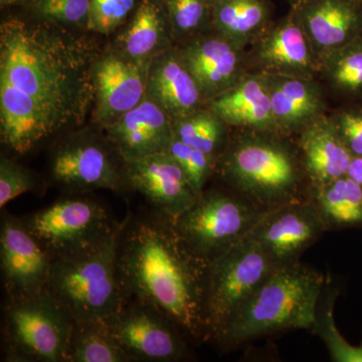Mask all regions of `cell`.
Masks as SVG:
<instances>
[{
	"instance_id": "8",
	"label": "cell",
	"mask_w": 362,
	"mask_h": 362,
	"mask_svg": "<svg viewBox=\"0 0 362 362\" xmlns=\"http://www.w3.org/2000/svg\"><path fill=\"white\" fill-rule=\"evenodd\" d=\"M102 320L131 361L175 362L189 358L187 337L177 326L138 298L130 297Z\"/></svg>"
},
{
	"instance_id": "26",
	"label": "cell",
	"mask_w": 362,
	"mask_h": 362,
	"mask_svg": "<svg viewBox=\"0 0 362 362\" xmlns=\"http://www.w3.org/2000/svg\"><path fill=\"white\" fill-rule=\"evenodd\" d=\"M103 320L74 321L66 362H130Z\"/></svg>"
},
{
	"instance_id": "20",
	"label": "cell",
	"mask_w": 362,
	"mask_h": 362,
	"mask_svg": "<svg viewBox=\"0 0 362 362\" xmlns=\"http://www.w3.org/2000/svg\"><path fill=\"white\" fill-rule=\"evenodd\" d=\"M321 230L320 218L311 207L295 206L259 221L251 233L279 266L289 263Z\"/></svg>"
},
{
	"instance_id": "39",
	"label": "cell",
	"mask_w": 362,
	"mask_h": 362,
	"mask_svg": "<svg viewBox=\"0 0 362 362\" xmlns=\"http://www.w3.org/2000/svg\"><path fill=\"white\" fill-rule=\"evenodd\" d=\"M39 0H0V4L2 7L16 6V4H35Z\"/></svg>"
},
{
	"instance_id": "35",
	"label": "cell",
	"mask_w": 362,
	"mask_h": 362,
	"mask_svg": "<svg viewBox=\"0 0 362 362\" xmlns=\"http://www.w3.org/2000/svg\"><path fill=\"white\" fill-rule=\"evenodd\" d=\"M332 308L326 312L320 325V334L327 345L333 361L337 362H362V344L354 346L349 344L335 327Z\"/></svg>"
},
{
	"instance_id": "33",
	"label": "cell",
	"mask_w": 362,
	"mask_h": 362,
	"mask_svg": "<svg viewBox=\"0 0 362 362\" xmlns=\"http://www.w3.org/2000/svg\"><path fill=\"white\" fill-rule=\"evenodd\" d=\"M136 0H90L87 28L108 35L122 25L134 8Z\"/></svg>"
},
{
	"instance_id": "9",
	"label": "cell",
	"mask_w": 362,
	"mask_h": 362,
	"mask_svg": "<svg viewBox=\"0 0 362 362\" xmlns=\"http://www.w3.org/2000/svg\"><path fill=\"white\" fill-rule=\"evenodd\" d=\"M173 221L190 249L209 263L244 239L259 221L246 204L218 192H202Z\"/></svg>"
},
{
	"instance_id": "15",
	"label": "cell",
	"mask_w": 362,
	"mask_h": 362,
	"mask_svg": "<svg viewBox=\"0 0 362 362\" xmlns=\"http://www.w3.org/2000/svg\"><path fill=\"white\" fill-rule=\"evenodd\" d=\"M255 42V59L263 73L312 78L320 70V61L295 11L269 25Z\"/></svg>"
},
{
	"instance_id": "1",
	"label": "cell",
	"mask_w": 362,
	"mask_h": 362,
	"mask_svg": "<svg viewBox=\"0 0 362 362\" xmlns=\"http://www.w3.org/2000/svg\"><path fill=\"white\" fill-rule=\"evenodd\" d=\"M54 25L0 26V136L21 156L82 123L95 101L94 51Z\"/></svg>"
},
{
	"instance_id": "30",
	"label": "cell",
	"mask_w": 362,
	"mask_h": 362,
	"mask_svg": "<svg viewBox=\"0 0 362 362\" xmlns=\"http://www.w3.org/2000/svg\"><path fill=\"white\" fill-rule=\"evenodd\" d=\"M171 35L185 37L211 23V6L206 0H164Z\"/></svg>"
},
{
	"instance_id": "36",
	"label": "cell",
	"mask_w": 362,
	"mask_h": 362,
	"mask_svg": "<svg viewBox=\"0 0 362 362\" xmlns=\"http://www.w3.org/2000/svg\"><path fill=\"white\" fill-rule=\"evenodd\" d=\"M332 121L352 156H362V111H342Z\"/></svg>"
},
{
	"instance_id": "37",
	"label": "cell",
	"mask_w": 362,
	"mask_h": 362,
	"mask_svg": "<svg viewBox=\"0 0 362 362\" xmlns=\"http://www.w3.org/2000/svg\"><path fill=\"white\" fill-rule=\"evenodd\" d=\"M346 175L356 181L362 188V156H356L352 158Z\"/></svg>"
},
{
	"instance_id": "12",
	"label": "cell",
	"mask_w": 362,
	"mask_h": 362,
	"mask_svg": "<svg viewBox=\"0 0 362 362\" xmlns=\"http://www.w3.org/2000/svg\"><path fill=\"white\" fill-rule=\"evenodd\" d=\"M52 258L26 228L23 218L4 211L0 226V266L7 299L44 291Z\"/></svg>"
},
{
	"instance_id": "2",
	"label": "cell",
	"mask_w": 362,
	"mask_h": 362,
	"mask_svg": "<svg viewBox=\"0 0 362 362\" xmlns=\"http://www.w3.org/2000/svg\"><path fill=\"white\" fill-rule=\"evenodd\" d=\"M118 265L130 297L160 311L187 339L211 337L206 312L209 263L190 249L171 218L151 209L128 211Z\"/></svg>"
},
{
	"instance_id": "22",
	"label": "cell",
	"mask_w": 362,
	"mask_h": 362,
	"mask_svg": "<svg viewBox=\"0 0 362 362\" xmlns=\"http://www.w3.org/2000/svg\"><path fill=\"white\" fill-rule=\"evenodd\" d=\"M266 76L277 129H304L320 117L322 96L312 78L276 74Z\"/></svg>"
},
{
	"instance_id": "41",
	"label": "cell",
	"mask_w": 362,
	"mask_h": 362,
	"mask_svg": "<svg viewBox=\"0 0 362 362\" xmlns=\"http://www.w3.org/2000/svg\"><path fill=\"white\" fill-rule=\"evenodd\" d=\"M354 1L358 2V4L362 6V0H354Z\"/></svg>"
},
{
	"instance_id": "38",
	"label": "cell",
	"mask_w": 362,
	"mask_h": 362,
	"mask_svg": "<svg viewBox=\"0 0 362 362\" xmlns=\"http://www.w3.org/2000/svg\"><path fill=\"white\" fill-rule=\"evenodd\" d=\"M291 6V11H298L313 0H286Z\"/></svg>"
},
{
	"instance_id": "28",
	"label": "cell",
	"mask_w": 362,
	"mask_h": 362,
	"mask_svg": "<svg viewBox=\"0 0 362 362\" xmlns=\"http://www.w3.org/2000/svg\"><path fill=\"white\" fill-rule=\"evenodd\" d=\"M226 125L225 121L209 108L199 109L173 121L176 138L211 157L223 144Z\"/></svg>"
},
{
	"instance_id": "34",
	"label": "cell",
	"mask_w": 362,
	"mask_h": 362,
	"mask_svg": "<svg viewBox=\"0 0 362 362\" xmlns=\"http://www.w3.org/2000/svg\"><path fill=\"white\" fill-rule=\"evenodd\" d=\"M37 187L33 173L13 159L1 156L0 159V207Z\"/></svg>"
},
{
	"instance_id": "4",
	"label": "cell",
	"mask_w": 362,
	"mask_h": 362,
	"mask_svg": "<svg viewBox=\"0 0 362 362\" xmlns=\"http://www.w3.org/2000/svg\"><path fill=\"white\" fill-rule=\"evenodd\" d=\"M123 221L110 239L74 258L52 259L45 292L74 321L102 320L130 296L118 265Z\"/></svg>"
},
{
	"instance_id": "29",
	"label": "cell",
	"mask_w": 362,
	"mask_h": 362,
	"mask_svg": "<svg viewBox=\"0 0 362 362\" xmlns=\"http://www.w3.org/2000/svg\"><path fill=\"white\" fill-rule=\"evenodd\" d=\"M318 199L324 216L338 225L362 223V188L345 175L323 185Z\"/></svg>"
},
{
	"instance_id": "10",
	"label": "cell",
	"mask_w": 362,
	"mask_h": 362,
	"mask_svg": "<svg viewBox=\"0 0 362 362\" xmlns=\"http://www.w3.org/2000/svg\"><path fill=\"white\" fill-rule=\"evenodd\" d=\"M110 141L104 143L90 136H76L61 143L51 159L52 180L69 194H90L96 189L123 192L131 189L126 163Z\"/></svg>"
},
{
	"instance_id": "21",
	"label": "cell",
	"mask_w": 362,
	"mask_h": 362,
	"mask_svg": "<svg viewBox=\"0 0 362 362\" xmlns=\"http://www.w3.org/2000/svg\"><path fill=\"white\" fill-rule=\"evenodd\" d=\"M226 125L277 129L265 73L244 76L230 89L207 102Z\"/></svg>"
},
{
	"instance_id": "31",
	"label": "cell",
	"mask_w": 362,
	"mask_h": 362,
	"mask_svg": "<svg viewBox=\"0 0 362 362\" xmlns=\"http://www.w3.org/2000/svg\"><path fill=\"white\" fill-rule=\"evenodd\" d=\"M168 153L183 169L195 192L199 195L201 194L204 192L207 178L211 175L214 165V157L190 145L185 144L176 137L171 143Z\"/></svg>"
},
{
	"instance_id": "19",
	"label": "cell",
	"mask_w": 362,
	"mask_h": 362,
	"mask_svg": "<svg viewBox=\"0 0 362 362\" xmlns=\"http://www.w3.org/2000/svg\"><path fill=\"white\" fill-rule=\"evenodd\" d=\"M146 96L173 121L201 109L204 98L180 51L165 49L149 63Z\"/></svg>"
},
{
	"instance_id": "24",
	"label": "cell",
	"mask_w": 362,
	"mask_h": 362,
	"mask_svg": "<svg viewBox=\"0 0 362 362\" xmlns=\"http://www.w3.org/2000/svg\"><path fill=\"white\" fill-rule=\"evenodd\" d=\"M170 32L168 14L156 0H142L129 25L118 39L119 52L139 64L149 65L157 54L168 49Z\"/></svg>"
},
{
	"instance_id": "17",
	"label": "cell",
	"mask_w": 362,
	"mask_h": 362,
	"mask_svg": "<svg viewBox=\"0 0 362 362\" xmlns=\"http://www.w3.org/2000/svg\"><path fill=\"white\" fill-rule=\"evenodd\" d=\"M244 47L216 33L195 37L181 49L204 101H211L244 77Z\"/></svg>"
},
{
	"instance_id": "32",
	"label": "cell",
	"mask_w": 362,
	"mask_h": 362,
	"mask_svg": "<svg viewBox=\"0 0 362 362\" xmlns=\"http://www.w3.org/2000/svg\"><path fill=\"white\" fill-rule=\"evenodd\" d=\"M33 4L40 16L54 25L88 26L90 0H39Z\"/></svg>"
},
{
	"instance_id": "11",
	"label": "cell",
	"mask_w": 362,
	"mask_h": 362,
	"mask_svg": "<svg viewBox=\"0 0 362 362\" xmlns=\"http://www.w3.org/2000/svg\"><path fill=\"white\" fill-rule=\"evenodd\" d=\"M223 173L243 192L261 201H277L294 189L296 168L284 149L261 140L235 145L226 156Z\"/></svg>"
},
{
	"instance_id": "14",
	"label": "cell",
	"mask_w": 362,
	"mask_h": 362,
	"mask_svg": "<svg viewBox=\"0 0 362 362\" xmlns=\"http://www.w3.org/2000/svg\"><path fill=\"white\" fill-rule=\"evenodd\" d=\"M148 66L119 52L97 59L93 71L95 123L105 128L144 99Z\"/></svg>"
},
{
	"instance_id": "3",
	"label": "cell",
	"mask_w": 362,
	"mask_h": 362,
	"mask_svg": "<svg viewBox=\"0 0 362 362\" xmlns=\"http://www.w3.org/2000/svg\"><path fill=\"white\" fill-rule=\"evenodd\" d=\"M322 281L303 266L276 267L216 338L223 344H240L276 331L312 327Z\"/></svg>"
},
{
	"instance_id": "5",
	"label": "cell",
	"mask_w": 362,
	"mask_h": 362,
	"mask_svg": "<svg viewBox=\"0 0 362 362\" xmlns=\"http://www.w3.org/2000/svg\"><path fill=\"white\" fill-rule=\"evenodd\" d=\"M23 220L52 259L74 258L97 249L121 225L89 194H69Z\"/></svg>"
},
{
	"instance_id": "6",
	"label": "cell",
	"mask_w": 362,
	"mask_h": 362,
	"mask_svg": "<svg viewBox=\"0 0 362 362\" xmlns=\"http://www.w3.org/2000/svg\"><path fill=\"white\" fill-rule=\"evenodd\" d=\"M276 267L252 233L209 262L206 312L211 337L221 334Z\"/></svg>"
},
{
	"instance_id": "7",
	"label": "cell",
	"mask_w": 362,
	"mask_h": 362,
	"mask_svg": "<svg viewBox=\"0 0 362 362\" xmlns=\"http://www.w3.org/2000/svg\"><path fill=\"white\" fill-rule=\"evenodd\" d=\"M4 322V361L66 362L74 320L45 290L7 299Z\"/></svg>"
},
{
	"instance_id": "13",
	"label": "cell",
	"mask_w": 362,
	"mask_h": 362,
	"mask_svg": "<svg viewBox=\"0 0 362 362\" xmlns=\"http://www.w3.org/2000/svg\"><path fill=\"white\" fill-rule=\"evenodd\" d=\"M125 163L131 189L142 194L150 209L166 218L175 220L199 197L183 169L168 152Z\"/></svg>"
},
{
	"instance_id": "23",
	"label": "cell",
	"mask_w": 362,
	"mask_h": 362,
	"mask_svg": "<svg viewBox=\"0 0 362 362\" xmlns=\"http://www.w3.org/2000/svg\"><path fill=\"white\" fill-rule=\"evenodd\" d=\"M301 143L307 170L319 185L323 187L347 175L354 156L332 120L319 117L309 124Z\"/></svg>"
},
{
	"instance_id": "25",
	"label": "cell",
	"mask_w": 362,
	"mask_h": 362,
	"mask_svg": "<svg viewBox=\"0 0 362 362\" xmlns=\"http://www.w3.org/2000/svg\"><path fill=\"white\" fill-rule=\"evenodd\" d=\"M267 0H218L211 6L214 32L245 47L255 42L271 25Z\"/></svg>"
},
{
	"instance_id": "16",
	"label": "cell",
	"mask_w": 362,
	"mask_h": 362,
	"mask_svg": "<svg viewBox=\"0 0 362 362\" xmlns=\"http://www.w3.org/2000/svg\"><path fill=\"white\" fill-rule=\"evenodd\" d=\"M104 130L125 161L168 152L175 137L173 118L147 96Z\"/></svg>"
},
{
	"instance_id": "18",
	"label": "cell",
	"mask_w": 362,
	"mask_h": 362,
	"mask_svg": "<svg viewBox=\"0 0 362 362\" xmlns=\"http://www.w3.org/2000/svg\"><path fill=\"white\" fill-rule=\"evenodd\" d=\"M295 13L320 63L362 35V6L354 0H313Z\"/></svg>"
},
{
	"instance_id": "27",
	"label": "cell",
	"mask_w": 362,
	"mask_h": 362,
	"mask_svg": "<svg viewBox=\"0 0 362 362\" xmlns=\"http://www.w3.org/2000/svg\"><path fill=\"white\" fill-rule=\"evenodd\" d=\"M320 70L335 89L362 96V35L325 57Z\"/></svg>"
},
{
	"instance_id": "40",
	"label": "cell",
	"mask_w": 362,
	"mask_h": 362,
	"mask_svg": "<svg viewBox=\"0 0 362 362\" xmlns=\"http://www.w3.org/2000/svg\"><path fill=\"white\" fill-rule=\"evenodd\" d=\"M207 2H209V4H211V6H213L214 4H216V1H218V0H206Z\"/></svg>"
}]
</instances>
